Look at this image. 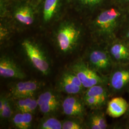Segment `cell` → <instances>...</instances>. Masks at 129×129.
Here are the masks:
<instances>
[{"label": "cell", "mask_w": 129, "mask_h": 129, "mask_svg": "<svg viewBox=\"0 0 129 129\" xmlns=\"http://www.w3.org/2000/svg\"><path fill=\"white\" fill-rule=\"evenodd\" d=\"M41 0H8L4 15L1 17L16 27H28L38 17Z\"/></svg>", "instance_id": "obj_1"}, {"label": "cell", "mask_w": 129, "mask_h": 129, "mask_svg": "<svg viewBox=\"0 0 129 129\" xmlns=\"http://www.w3.org/2000/svg\"><path fill=\"white\" fill-rule=\"evenodd\" d=\"M83 36V30L77 22L64 20L60 22L55 28L53 40L55 46L64 54H71L80 45Z\"/></svg>", "instance_id": "obj_2"}, {"label": "cell", "mask_w": 129, "mask_h": 129, "mask_svg": "<svg viewBox=\"0 0 129 129\" xmlns=\"http://www.w3.org/2000/svg\"><path fill=\"white\" fill-rule=\"evenodd\" d=\"M121 15L120 13L113 8L102 11L90 24L93 35L103 41L109 43L114 40L122 23Z\"/></svg>", "instance_id": "obj_3"}, {"label": "cell", "mask_w": 129, "mask_h": 129, "mask_svg": "<svg viewBox=\"0 0 129 129\" xmlns=\"http://www.w3.org/2000/svg\"><path fill=\"white\" fill-rule=\"evenodd\" d=\"M108 86L111 96L129 91V63L114 64L108 75Z\"/></svg>", "instance_id": "obj_4"}, {"label": "cell", "mask_w": 129, "mask_h": 129, "mask_svg": "<svg viewBox=\"0 0 129 129\" xmlns=\"http://www.w3.org/2000/svg\"><path fill=\"white\" fill-rule=\"evenodd\" d=\"M22 46L33 66L44 75H48L50 70V63L40 46L33 40L26 39L22 42Z\"/></svg>", "instance_id": "obj_5"}, {"label": "cell", "mask_w": 129, "mask_h": 129, "mask_svg": "<svg viewBox=\"0 0 129 129\" xmlns=\"http://www.w3.org/2000/svg\"><path fill=\"white\" fill-rule=\"evenodd\" d=\"M71 70L78 78L86 89L96 85H108V77L99 73L87 63L78 61L73 64Z\"/></svg>", "instance_id": "obj_6"}, {"label": "cell", "mask_w": 129, "mask_h": 129, "mask_svg": "<svg viewBox=\"0 0 129 129\" xmlns=\"http://www.w3.org/2000/svg\"><path fill=\"white\" fill-rule=\"evenodd\" d=\"M68 5V0H41L38 17L42 24L48 25L59 20Z\"/></svg>", "instance_id": "obj_7"}, {"label": "cell", "mask_w": 129, "mask_h": 129, "mask_svg": "<svg viewBox=\"0 0 129 129\" xmlns=\"http://www.w3.org/2000/svg\"><path fill=\"white\" fill-rule=\"evenodd\" d=\"M87 56V64L90 68L108 77L114 64L107 48L93 47L88 52Z\"/></svg>", "instance_id": "obj_8"}, {"label": "cell", "mask_w": 129, "mask_h": 129, "mask_svg": "<svg viewBox=\"0 0 129 129\" xmlns=\"http://www.w3.org/2000/svg\"><path fill=\"white\" fill-rule=\"evenodd\" d=\"M38 108L45 116H51L62 107V102L55 91L48 90L41 93L37 99Z\"/></svg>", "instance_id": "obj_9"}, {"label": "cell", "mask_w": 129, "mask_h": 129, "mask_svg": "<svg viewBox=\"0 0 129 129\" xmlns=\"http://www.w3.org/2000/svg\"><path fill=\"white\" fill-rule=\"evenodd\" d=\"M58 87L61 91L75 95L83 93L86 89L77 76L71 70L64 72L61 75Z\"/></svg>", "instance_id": "obj_10"}, {"label": "cell", "mask_w": 129, "mask_h": 129, "mask_svg": "<svg viewBox=\"0 0 129 129\" xmlns=\"http://www.w3.org/2000/svg\"><path fill=\"white\" fill-rule=\"evenodd\" d=\"M40 87V83L36 80L21 81L11 86L10 94L14 99L34 98Z\"/></svg>", "instance_id": "obj_11"}, {"label": "cell", "mask_w": 129, "mask_h": 129, "mask_svg": "<svg viewBox=\"0 0 129 129\" xmlns=\"http://www.w3.org/2000/svg\"><path fill=\"white\" fill-rule=\"evenodd\" d=\"M85 106L82 98L70 95L62 102L61 108L63 113L69 117L82 119L86 114Z\"/></svg>", "instance_id": "obj_12"}, {"label": "cell", "mask_w": 129, "mask_h": 129, "mask_svg": "<svg viewBox=\"0 0 129 129\" xmlns=\"http://www.w3.org/2000/svg\"><path fill=\"white\" fill-rule=\"evenodd\" d=\"M107 49L113 64L129 63V46L122 40L114 39L109 43Z\"/></svg>", "instance_id": "obj_13"}, {"label": "cell", "mask_w": 129, "mask_h": 129, "mask_svg": "<svg viewBox=\"0 0 129 129\" xmlns=\"http://www.w3.org/2000/svg\"><path fill=\"white\" fill-rule=\"evenodd\" d=\"M0 76L6 78L23 79L25 74L13 59L7 56H3L0 59Z\"/></svg>", "instance_id": "obj_14"}, {"label": "cell", "mask_w": 129, "mask_h": 129, "mask_svg": "<svg viewBox=\"0 0 129 129\" xmlns=\"http://www.w3.org/2000/svg\"><path fill=\"white\" fill-rule=\"evenodd\" d=\"M128 108V102L122 97L117 96L112 98L107 104L106 113L113 118L124 115Z\"/></svg>", "instance_id": "obj_15"}, {"label": "cell", "mask_w": 129, "mask_h": 129, "mask_svg": "<svg viewBox=\"0 0 129 129\" xmlns=\"http://www.w3.org/2000/svg\"><path fill=\"white\" fill-rule=\"evenodd\" d=\"M88 114L85 125L87 129H106L108 125L104 113L100 109L92 110Z\"/></svg>", "instance_id": "obj_16"}, {"label": "cell", "mask_w": 129, "mask_h": 129, "mask_svg": "<svg viewBox=\"0 0 129 129\" xmlns=\"http://www.w3.org/2000/svg\"><path fill=\"white\" fill-rule=\"evenodd\" d=\"M83 96L93 97L108 103L111 95L108 85H96L86 89Z\"/></svg>", "instance_id": "obj_17"}, {"label": "cell", "mask_w": 129, "mask_h": 129, "mask_svg": "<svg viewBox=\"0 0 129 129\" xmlns=\"http://www.w3.org/2000/svg\"><path fill=\"white\" fill-rule=\"evenodd\" d=\"M69 5L79 12L82 13L97 8L104 0H68Z\"/></svg>", "instance_id": "obj_18"}, {"label": "cell", "mask_w": 129, "mask_h": 129, "mask_svg": "<svg viewBox=\"0 0 129 129\" xmlns=\"http://www.w3.org/2000/svg\"><path fill=\"white\" fill-rule=\"evenodd\" d=\"M15 100L14 107L18 112L33 113L38 108L37 100L34 98Z\"/></svg>", "instance_id": "obj_19"}, {"label": "cell", "mask_w": 129, "mask_h": 129, "mask_svg": "<svg viewBox=\"0 0 129 129\" xmlns=\"http://www.w3.org/2000/svg\"><path fill=\"white\" fill-rule=\"evenodd\" d=\"M12 120L14 126L17 128L30 129L32 125V113L19 112L13 116Z\"/></svg>", "instance_id": "obj_20"}, {"label": "cell", "mask_w": 129, "mask_h": 129, "mask_svg": "<svg viewBox=\"0 0 129 129\" xmlns=\"http://www.w3.org/2000/svg\"><path fill=\"white\" fill-rule=\"evenodd\" d=\"M14 102L9 97L1 96L0 99V116L2 120H10L13 117Z\"/></svg>", "instance_id": "obj_21"}, {"label": "cell", "mask_w": 129, "mask_h": 129, "mask_svg": "<svg viewBox=\"0 0 129 129\" xmlns=\"http://www.w3.org/2000/svg\"><path fill=\"white\" fill-rule=\"evenodd\" d=\"M38 128L41 129H62V122L52 116H46L42 119L38 124Z\"/></svg>", "instance_id": "obj_22"}, {"label": "cell", "mask_w": 129, "mask_h": 129, "mask_svg": "<svg viewBox=\"0 0 129 129\" xmlns=\"http://www.w3.org/2000/svg\"><path fill=\"white\" fill-rule=\"evenodd\" d=\"M82 119L69 117V119L64 120L62 122L63 129H85L86 126L83 123Z\"/></svg>", "instance_id": "obj_23"}, {"label": "cell", "mask_w": 129, "mask_h": 129, "mask_svg": "<svg viewBox=\"0 0 129 129\" xmlns=\"http://www.w3.org/2000/svg\"><path fill=\"white\" fill-rule=\"evenodd\" d=\"M82 100L85 105L92 110L100 109L107 104V102L91 97L83 96Z\"/></svg>", "instance_id": "obj_24"}, {"label": "cell", "mask_w": 129, "mask_h": 129, "mask_svg": "<svg viewBox=\"0 0 129 129\" xmlns=\"http://www.w3.org/2000/svg\"><path fill=\"white\" fill-rule=\"evenodd\" d=\"M121 40L124 42L129 46V22L124 29Z\"/></svg>", "instance_id": "obj_25"}, {"label": "cell", "mask_w": 129, "mask_h": 129, "mask_svg": "<svg viewBox=\"0 0 129 129\" xmlns=\"http://www.w3.org/2000/svg\"><path fill=\"white\" fill-rule=\"evenodd\" d=\"M126 120L122 126V129H129V117L126 118Z\"/></svg>", "instance_id": "obj_26"}, {"label": "cell", "mask_w": 129, "mask_h": 129, "mask_svg": "<svg viewBox=\"0 0 129 129\" xmlns=\"http://www.w3.org/2000/svg\"><path fill=\"white\" fill-rule=\"evenodd\" d=\"M128 94H129V91L128 92ZM124 116L125 118L129 117V102H128V110H127V111H126V113L125 114Z\"/></svg>", "instance_id": "obj_27"}, {"label": "cell", "mask_w": 129, "mask_h": 129, "mask_svg": "<svg viewBox=\"0 0 129 129\" xmlns=\"http://www.w3.org/2000/svg\"><path fill=\"white\" fill-rule=\"evenodd\" d=\"M124 1H125L126 2H129V0H124Z\"/></svg>", "instance_id": "obj_28"}]
</instances>
